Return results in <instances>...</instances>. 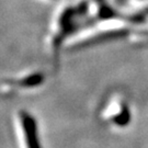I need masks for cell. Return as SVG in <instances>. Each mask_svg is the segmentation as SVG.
<instances>
[{
    "mask_svg": "<svg viewBox=\"0 0 148 148\" xmlns=\"http://www.w3.org/2000/svg\"><path fill=\"white\" fill-rule=\"evenodd\" d=\"M18 133H21L23 143L27 148H40L37 130L32 117L27 113H19L16 116Z\"/></svg>",
    "mask_w": 148,
    "mask_h": 148,
    "instance_id": "obj_1",
    "label": "cell"
}]
</instances>
